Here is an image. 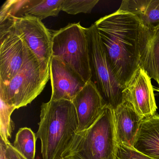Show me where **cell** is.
<instances>
[{
  "label": "cell",
  "instance_id": "obj_1",
  "mask_svg": "<svg viewBox=\"0 0 159 159\" xmlns=\"http://www.w3.org/2000/svg\"><path fill=\"white\" fill-rule=\"evenodd\" d=\"M141 24L135 16L119 10L94 23L113 74L124 89L139 66Z\"/></svg>",
  "mask_w": 159,
  "mask_h": 159
},
{
  "label": "cell",
  "instance_id": "obj_2",
  "mask_svg": "<svg viewBox=\"0 0 159 159\" xmlns=\"http://www.w3.org/2000/svg\"><path fill=\"white\" fill-rule=\"evenodd\" d=\"M36 138L40 140L43 159H57L78 130L76 109L72 101L51 100L41 107Z\"/></svg>",
  "mask_w": 159,
  "mask_h": 159
},
{
  "label": "cell",
  "instance_id": "obj_3",
  "mask_svg": "<svg viewBox=\"0 0 159 159\" xmlns=\"http://www.w3.org/2000/svg\"><path fill=\"white\" fill-rule=\"evenodd\" d=\"M118 148L113 110L105 106L92 125L73 135L61 158L116 159Z\"/></svg>",
  "mask_w": 159,
  "mask_h": 159
},
{
  "label": "cell",
  "instance_id": "obj_4",
  "mask_svg": "<svg viewBox=\"0 0 159 159\" xmlns=\"http://www.w3.org/2000/svg\"><path fill=\"white\" fill-rule=\"evenodd\" d=\"M50 78V62L30 57L6 84H0V98L16 109L30 104L45 87Z\"/></svg>",
  "mask_w": 159,
  "mask_h": 159
},
{
  "label": "cell",
  "instance_id": "obj_5",
  "mask_svg": "<svg viewBox=\"0 0 159 159\" xmlns=\"http://www.w3.org/2000/svg\"><path fill=\"white\" fill-rule=\"evenodd\" d=\"M91 70V81L104 105L114 110L124 101V88L115 78L95 24L86 28Z\"/></svg>",
  "mask_w": 159,
  "mask_h": 159
},
{
  "label": "cell",
  "instance_id": "obj_6",
  "mask_svg": "<svg viewBox=\"0 0 159 159\" xmlns=\"http://www.w3.org/2000/svg\"><path fill=\"white\" fill-rule=\"evenodd\" d=\"M52 57L78 72L86 83L91 81L89 50L86 28L80 23L70 24L52 31Z\"/></svg>",
  "mask_w": 159,
  "mask_h": 159
},
{
  "label": "cell",
  "instance_id": "obj_7",
  "mask_svg": "<svg viewBox=\"0 0 159 159\" xmlns=\"http://www.w3.org/2000/svg\"><path fill=\"white\" fill-rule=\"evenodd\" d=\"M0 84L9 83L34 54L12 17L0 24Z\"/></svg>",
  "mask_w": 159,
  "mask_h": 159
},
{
  "label": "cell",
  "instance_id": "obj_8",
  "mask_svg": "<svg viewBox=\"0 0 159 159\" xmlns=\"http://www.w3.org/2000/svg\"><path fill=\"white\" fill-rule=\"evenodd\" d=\"M124 99L133 105L142 118L152 116L157 109L151 79L139 66L123 90Z\"/></svg>",
  "mask_w": 159,
  "mask_h": 159
},
{
  "label": "cell",
  "instance_id": "obj_9",
  "mask_svg": "<svg viewBox=\"0 0 159 159\" xmlns=\"http://www.w3.org/2000/svg\"><path fill=\"white\" fill-rule=\"evenodd\" d=\"M35 56L42 61L51 62L52 33L41 20L31 16L11 17Z\"/></svg>",
  "mask_w": 159,
  "mask_h": 159
},
{
  "label": "cell",
  "instance_id": "obj_10",
  "mask_svg": "<svg viewBox=\"0 0 159 159\" xmlns=\"http://www.w3.org/2000/svg\"><path fill=\"white\" fill-rule=\"evenodd\" d=\"M51 100L72 101L87 83L73 69L56 57L50 62Z\"/></svg>",
  "mask_w": 159,
  "mask_h": 159
},
{
  "label": "cell",
  "instance_id": "obj_11",
  "mask_svg": "<svg viewBox=\"0 0 159 159\" xmlns=\"http://www.w3.org/2000/svg\"><path fill=\"white\" fill-rule=\"evenodd\" d=\"M63 0H8L0 11V23L10 17L31 16L40 20L57 16Z\"/></svg>",
  "mask_w": 159,
  "mask_h": 159
},
{
  "label": "cell",
  "instance_id": "obj_12",
  "mask_svg": "<svg viewBox=\"0 0 159 159\" xmlns=\"http://www.w3.org/2000/svg\"><path fill=\"white\" fill-rule=\"evenodd\" d=\"M72 102L78 118V131H83L92 125L105 106L101 96L91 81L86 84Z\"/></svg>",
  "mask_w": 159,
  "mask_h": 159
},
{
  "label": "cell",
  "instance_id": "obj_13",
  "mask_svg": "<svg viewBox=\"0 0 159 159\" xmlns=\"http://www.w3.org/2000/svg\"><path fill=\"white\" fill-rule=\"evenodd\" d=\"M139 49V66L159 85V25L148 28L141 24Z\"/></svg>",
  "mask_w": 159,
  "mask_h": 159
},
{
  "label": "cell",
  "instance_id": "obj_14",
  "mask_svg": "<svg viewBox=\"0 0 159 159\" xmlns=\"http://www.w3.org/2000/svg\"><path fill=\"white\" fill-rule=\"evenodd\" d=\"M116 139L118 145L133 148L142 118L131 103L123 102L113 110Z\"/></svg>",
  "mask_w": 159,
  "mask_h": 159
},
{
  "label": "cell",
  "instance_id": "obj_15",
  "mask_svg": "<svg viewBox=\"0 0 159 159\" xmlns=\"http://www.w3.org/2000/svg\"><path fill=\"white\" fill-rule=\"evenodd\" d=\"M133 148L153 159H159V114L143 118Z\"/></svg>",
  "mask_w": 159,
  "mask_h": 159
},
{
  "label": "cell",
  "instance_id": "obj_16",
  "mask_svg": "<svg viewBox=\"0 0 159 159\" xmlns=\"http://www.w3.org/2000/svg\"><path fill=\"white\" fill-rule=\"evenodd\" d=\"M119 10L135 16L148 28L159 25V0H124Z\"/></svg>",
  "mask_w": 159,
  "mask_h": 159
},
{
  "label": "cell",
  "instance_id": "obj_17",
  "mask_svg": "<svg viewBox=\"0 0 159 159\" xmlns=\"http://www.w3.org/2000/svg\"><path fill=\"white\" fill-rule=\"evenodd\" d=\"M37 138L30 128L24 127L16 134L13 146L27 159H35Z\"/></svg>",
  "mask_w": 159,
  "mask_h": 159
},
{
  "label": "cell",
  "instance_id": "obj_18",
  "mask_svg": "<svg viewBox=\"0 0 159 159\" xmlns=\"http://www.w3.org/2000/svg\"><path fill=\"white\" fill-rule=\"evenodd\" d=\"M16 109L13 106H10L1 99V138L6 143L10 142L12 133L15 128L14 124L11 118L12 113Z\"/></svg>",
  "mask_w": 159,
  "mask_h": 159
},
{
  "label": "cell",
  "instance_id": "obj_19",
  "mask_svg": "<svg viewBox=\"0 0 159 159\" xmlns=\"http://www.w3.org/2000/svg\"><path fill=\"white\" fill-rule=\"evenodd\" d=\"M98 0H63L61 11L70 15L90 13Z\"/></svg>",
  "mask_w": 159,
  "mask_h": 159
},
{
  "label": "cell",
  "instance_id": "obj_20",
  "mask_svg": "<svg viewBox=\"0 0 159 159\" xmlns=\"http://www.w3.org/2000/svg\"><path fill=\"white\" fill-rule=\"evenodd\" d=\"M116 159H153L146 156L133 148L118 145Z\"/></svg>",
  "mask_w": 159,
  "mask_h": 159
},
{
  "label": "cell",
  "instance_id": "obj_21",
  "mask_svg": "<svg viewBox=\"0 0 159 159\" xmlns=\"http://www.w3.org/2000/svg\"><path fill=\"white\" fill-rule=\"evenodd\" d=\"M6 154L9 159H27L17 151L10 142L7 143Z\"/></svg>",
  "mask_w": 159,
  "mask_h": 159
},
{
  "label": "cell",
  "instance_id": "obj_22",
  "mask_svg": "<svg viewBox=\"0 0 159 159\" xmlns=\"http://www.w3.org/2000/svg\"><path fill=\"white\" fill-rule=\"evenodd\" d=\"M7 143L1 138L0 140V159H9L6 154Z\"/></svg>",
  "mask_w": 159,
  "mask_h": 159
},
{
  "label": "cell",
  "instance_id": "obj_23",
  "mask_svg": "<svg viewBox=\"0 0 159 159\" xmlns=\"http://www.w3.org/2000/svg\"><path fill=\"white\" fill-rule=\"evenodd\" d=\"M155 91H157V92H159V87H158V88H155Z\"/></svg>",
  "mask_w": 159,
  "mask_h": 159
},
{
  "label": "cell",
  "instance_id": "obj_24",
  "mask_svg": "<svg viewBox=\"0 0 159 159\" xmlns=\"http://www.w3.org/2000/svg\"><path fill=\"white\" fill-rule=\"evenodd\" d=\"M57 159H62V158H61V157H60V158H57Z\"/></svg>",
  "mask_w": 159,
  "mask_h": 159
}]
</instances>
